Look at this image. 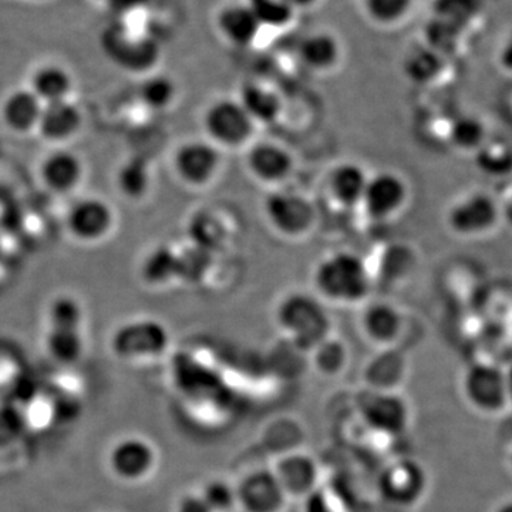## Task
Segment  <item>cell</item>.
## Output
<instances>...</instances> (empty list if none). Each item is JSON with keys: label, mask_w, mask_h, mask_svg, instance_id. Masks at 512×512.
Returning a JSON list of instances; mask_svg holds the SVG:
<instances>
[{"label": "cell", "mask_w": 512, "mask_h": 512, "mask_svg": "<svg viewBox=\"0 0 512 512\" xmlns=\"http://www.w3.org/2000/svg\"><path fill=\"white\" fill-rule=\"evenodd\" d=\"M313 284L323 299L340 305L365 301L372 289V276L365 259L352 251L333 252L320 259Z\"/></svg>", "instance_id": "obj_1"}, {"label": "cell", "mask_w": 512, "mask_h": 512, "mask_svg": "<svg viewBox=\"0 0 512 512\" xmlns=\"http://www.w3.org/2000/svg\"><path fill=\"white\" fill-rule=\"evenodd\" d=\"M100 46L114 66L140 76L153 73L161 59V46L156 37L131 28L120 19L101 32Z\"/></svg>", "instance_id": "obj_2"}, {"label": "cell", "mask_w": 512, "mask_h": 512, "mask_svg": "<svg viewBox=\"0 0 512 512\" xmlns=\"http://www.w3.org/2000/svg\"><path fill=\"white\" fill-rule=\"evenodd\" d=\"M276 320L296 346L316 349L329 338L330 318L322 302L305 292L286 295L276 309Z\"/></svg>", "instance_id": "obj_3"}, {"label": "cell", "mask_w": 512, "mask_h": 512, "mask_svg": "<svg viewBox=\"0 0 512 512\" xmlns=\"http://www.w3.org/2000/svg\"><path fill=\"white\" fill-rule=\"evenodd\" d=\"M205 134L218 148L247 146L256 124L238 99H220L211 103L202 117Z\"/></svg>", "instance_id": "obj_4"}, {"label": "cell", "mask_w": 512, "mask_h": 512, "mask_svg": "<svg viewBox=\"0 0 512 512\" xmlns=\"http://www.w3.org/2000/svg\"><path fill=\"white\" fill-rule=\"evenodd\" d=\"M266 220L282 237H305L315 225L316 211L311 200L301 192L276 190L264 202Z\"/></svg>", "instance_id": "obj_5"}, {"label": "cell", "mask_w": 512, "mask_h": 512, "mask_svg": "<svg viewBox=\"0 0 512 512\" xmlns=\"http://www.w3.org/2000/svg\"><path fill=\"white\" fill-rule=\"evenodd\" d=\"M501 220V207L487 192H471L447 211V225L461 238L483 237Z\"/></svg>", "instance_id": "obj_6"}, {"label": "cell", "mask_w": 512, "mask_h": 512, "mask_svg": "<svg viewBox=\"0 0 512 512\" xmlns=\"http://www.w3.org/2000/svg\"><path fill=\"white\" fill-rule=\"evenodd\" d=\"M168 345L167 329L156 319L140 318L123 323L111 338L114 355L123 360L156 357Z\"/></svg>", "instance_id": "obj_7"}, {"label": "cell", "mask_w": 512, "mask_h": 512, "mask_svg": "<svg viewBox=\"0 0 512 512\" xmlns=\"http://www.w3.org/2000/svg\"><path fill=\"white\" fill-rule=\"evenodd\" d=\"M222 164L221 148L210 140H191L175 150L173 168L188 187H207L217 178Z\"/></svg>", "instance_id": "obj_8"}, {"label": "cell", "mask_w": 512, "mask_h": 512, "mask_svg": "<svg viewBox=\"0 0 512 512\" xmlns=\"http://www.w3.org/2000/svg\"><path fill=\"white\" fill-rule=\"evenodd\" d=\"M114 224L116 214L113 208L99 197H87L74 202L66 215L69 234L86 244H94L109 237Z\"/></svg>", "instance_id": "obj_9"}, {"label": "cell", "mask_w": 512, "mask_h": 512, "mask_svg": "<svg viewBox=\"0 0 512 512\" xmlns=\"http://www.w3.org/2000/svg\"><path fill=\"white\" fill-rule=\"evenodd\" d=\"M409 200V185L402 175L383 170L370 175L360 207L373 220H389L403 210Z\"/></svg>", "instance_id": "obj_10"}, {"label": "cell", "mask_w": 512, "mask_h": 512, "mask_svg": "<svg viewBox=\"0 0 512 512\" xmlns=\"http://www.w3.org/2000/svg\"><path fill=\"white\" fill-rule=\"evenodd\" d=\"M156 460V451L148 441L127 437L111 447L107 463L111 473L119 480L136 483L150 476Z\"/></svg>", "instance_id": "obj_11"}, {"label": "cell", "mask_w": 512, "mask_h": 512, "mask_svg": "<svg viewBox=\"0 0 512 512\" xmlns=\"http://www.w3.org/2000/svg\"><path fill=\"white\" fill-rule=\"evenodd\" d=\"M249 174L259 183L278 185L291 177L295 160L291 151L274 141L252 144L247 153Z\"/></svg>", "instance_id": "obj_12"}, {"label": "cell", "mask_w": 512, "mask_h": 512, "mask_svg": "<svg viewBox=\"0 0 512 512\" xmlns=\"http://www.w3.org/2000/svg\"><path fill=\"white\" fill-rule=\"evenodd\" d=\"M39 175L47 190L56 195H66L82 185L84 164L73 151L57 148L43 158Z\"/></svg>", "instance_id": "obj_13"}, {"label": "cell", "mask_w": 512, "mask_h": 512, "mask_svg": "<svg viewBox=\"0 0 512 512\" xmlns=\"http://www.w3.org/2000/svg\"><path fill=\"white\" fill-rule=\"evenodd\" d=\"M83 127V113L72 99L45 104L36 133L50 144L69 143Z\"/></svg>", "instance_id": "obj_14"}, {"label": "cell", "mask_w": 512, "mask_h": 512, "mask_svg": "<svg viewBox=\"0 0 512 512\" xmlns=\"http://www.w3.org/2000/svg\"><path fill=\"white\" fill-rule=\"evenodd\" d=\"M45 104L29 87L12 90L2 101L0 119L13 134L26 136L36 131Z\"/></svg>", "instance_id": "obj_15"}, {"label": "cell", "mask_w": 512, "mask_h": 512, "mask_svg": "<svg viewBox=\"0 0 512 512\" xmlns=\"http://www.w3.org/2000/svg\"><path fill=\"white\" fill-rule=\"evenodd\" d=\"M215 26L229 45L235 47L254 45L256 39L261 35L262 29H264L247 2L225 5L217 13Z\"/></svg>", "instance_id": "obj_16"}, {"label": "cell", "mask_w": 512, "mask_h": 512, "mask_svg": "<svg viewBox=\"0 0 512 512\" xmlns=\"http://www.w3.org/2000/svg\"><path fill=\"white\" fill-rule=\"evenodd\" d=\"M468 399L484 410H497L508 397L507 377L490 365H477L466 377Z\"/></svg>", "instance_id": "obj_17"}, {"label": "cell", "mask_w": 512, "mask_h": 512, "mask_svg": "<svg viewBox=\"0 0 512 512\" xmlns=\"http://www.w3.org/2000/svg\"><path fill=\"white\" fill-rule=\"evenodd\" d=\"M237 501L248 512H278L284 505L285 491L275 474H254L238 488Z\"/></svg>", "instance_id": "obj_18"}, {"label": "cell", "mask_w": 512, "mask_h": 512, "mask_svg": "<svg viewBox=\"0 0 512 512\" xmlns=\"http://www.w3.org/2000/svg\"><path fill=\"white\" fill-rule=\"evenodd\" d=\"M298 57L303 66L312 72H330L342 60V45L333 33L318 30L302 37L298 45Z\"/></svg>", "instance_id": "obj_19"}, {"label": "cell", "mask_w": 512, "mask_h": 512, "mask_svg": "<svg viewBox=\"0 0 512 512\" xmlns=\"http://www.w3.org/2000/svg\"><path fill=\"white\" fill-rule=\"evenodd\" d=\"M370 175L355 161H343L329 175V192L340 207H359Z\"/></svg>", "instance_id": "obj_20"}, {"label": "cell", "mask_w": 512, "mask_h": 512, "mask_svg": "<svg viewBox=\"0 0 512 512\" xmlns=\"http://www.w3.org/2000/svg\"><path fill=\"white\" fill-rule=\"evenodd\" d=\"M74 80L66 67L56 63L42 64L33 70L29 89L43 104L69 100L73 92Z\"/></svg>", "instance_id": "obj_21"}, {"label": "cell", "mask_w": 512, "mask_h": 512, "mask_svg": "<svg viewBox=\"0 0 512 512\" xmlns=\"http://www.w3.org/2000/svg\"><path fill=\"white\" fill-rule=\"evenodd\" d=\"M238 101L256 126L275 123L284 111L281 96L274 89L262 83L244 84Z\"/></svg>", "instance_id": "obj_22"}, {"label": "cell", "mask_w": 512, "mask_h": 512, "mask_svg": "<svg viewBox=\"0 0 512 512\" xmlns=\"http://www.w3.org/2000/svg\"><path fill=\"white\" fill-rule=\"evenodd\" d=\"M363 330L375 343L389 345L399 338L403 318L392 303L375 302L367 306L362 316Z\"/></svg>", "instance_id": "obj_23"}, {"label": "cell", "mask_w": 512, "mask_h": 512, "mask_svg": "<svg viewBox=\"0 0 512 512\" xmlns=\"http://www.w3.org/2000/svg\"><path fill=\"white\" fill-rule=\"evenodd\" d=\"M116 184L121 195L127 200H143L151 187L150 164L144 158H128L117 171Z\"/></svg>", "instance_id": "obj_24"}, {"label": "cell", "mask_w": 512, "mask_h": 512, "mask_svg": "<svg viewBox=\"0 0 512 512\" xmlns=\"http://www.w3.org/2000/svg\"><path fill=\"white\" fill-rule=\"evenodd\" d=\"M46 349L56 362L62 365H73L84 352L83 329L49 326Z\"/></svg>", "instance_id": "obj_25"}, {"label": "cell", "mask_w": 512, "mask_h": 512, "mask_svg": "<svg viewBox=\"0 0 512 512\" xmlns=\"http://www.w3.org/2000/svg\"><path fill=\"white\" fill-rule=\"evenodd\" d=\"M275 477L285 494H303L315 484V467L308 457L292 456L279 464Z\"/></svg>", "instance_id": "obj_26"}, {"label": "cell", "mask_w": 512, "mask_h": 512, "mask_svg": "<svg viewBox=\"0 0 512 512\" xmlns=\"http://www.w3.org/2000/svg\"><path fill=\"white\" fill-rule=\"evenodd\" d=\"M178 96L177 84L165 74L150 73L144 77L138 89V99L151 111L170 109Z\"/></svg>", "instance_id": "obj_27"}, {"label": "cell", "mask_w": 512, "mask_h": 512, "mask_svg": "<svg viewBox=\"0 0 512 512\" xmlns=\"http://www.w3.org/2000/svg\"><path fill=\"white\" fill-rule=\"evenodd\" d=\"M181 259L173 249L158 247L146 256L141 265V276L150 285H164L180 275Z\"/></svg>", "instance_id": "obj_28"}, {"label": "cell", "mask_w": 512, "mask_h": 512, "mask_svg": "<svg viewBox=\"0 0 512 512\" xmlns=\"http://www.w3.org/2000/svg\"><path fill=\"white\" fill-rule=\"evenodd\" d=\"M420 488V471L412 464H397L383 477V491L396 503H409Z\"/></svg>", "instance_id": "obj_29"}, {"label": "cell", "mask_w": 512, "mask_h": 512, "mask_svg": "<svg viewBox=\"0 0 512 512\" xmlns=\"http://www.w3.org/2000/svg\"><path fill=\"white\" fill-rule=\"evenodd\" d=\"M441 69H443V60L439 52L429 46L417 47L404 59V74L413 83H431L437 79Z\"/></svg>", "instance_id": "obj_30"}, {"label": "cell", "mask_w": 512, "mask_h": 512, "mask_svg": "<svg viewBox=\"0 0 512 512\" xmlns=\"http://www.w3.org/2000/svg\"><path fill=\"white\" fill-rule=\"evenodd\" d=\"M367 420L376 429L384 431H400L407 420L404 404L397 397H376L366 410Z\"/></svg>", "instance_id": "obj_31"}, {"label": "cell", "mask_w": 512, "mask_h": 512, "mask_svg": "<svg viewBox=\"0 0 512 512\" xmlns=\"http://www.w3.org/2000/svg\"><path fill=\"white\" fill-rule=\"evenodd\" d=\"M247 3L262 28H288L298 13L289 0H247Z\"/></svg>", "instance_id": "obj_32"}, {"label": "cell", "mask_w": 512, "mask_h": 512, "mask_svg": "<svg viewBox=\"0 0 512 512\" xmlns=\"http://www.w3.org/2000/svg\"><path fill=\"white\" fill-rule=\"evenodd\" d=\"M477 167L484 174L504 177L512 173V147L505 141L487 140L476 151Z\"/></svg>", "instance_id": "obj_33"}, {"label": "cell", "mask_w": 512, "mask_h": 512, "mask_svg": "<svg viewBox=\"0 0 512 512\" xmlns=\"http://www.w3.org/2000/svg\"><path fill=\"white\" fill-rule=\"evenodd\" d=\"M450 140L457 150L476 153L478 148L488 140L487 128L478 117L466 114V116L457 117L454 121L450 130Z\"/></svg>", "instance_id": "obj_34"}, {"label": "cell", "mask_w": 512, "mask_h": 512, "mask_svg": "<svg viewBox=\"0 0 512 512\" xmlns=\"http://www.w3.org/2000/svg\"><path fill=\"white\" fill-rule=\"evenodd\" d=\"M47 318H49V326L83 329V308L80 302L73 298V296H56L52 303H50Z\"/></svg>", "instance_id": "obj_35"}, {"label": "cell", "mask_w": 512, "mask_h": 512, "mask_svg": "<svg viewBox=\"0 0 512 512\" xmlns=\"http://www.w3.org/2000/svg\"><path fill=\"white\" fill-rule=\"evenodd\" d=\"M367 16L377 25H394L412 8L413 0H363Z\"/></svg>", "instance_id": "obj_36"}, {"label": "cell", "mask_w": 512, "mask_h": 512, "mask_svg": "<svg viewBox=\"0 0 512 512\" xmlns=\"http://www.w3.org/2000/svg\"><path fill=\"white\" fill-rule=\"evenodd\" d=\"M201 495L214 512L229 511L238 503L237 491L232 490L229 485L222 483V481H214V483L208 485L207 490Z\"/></svg>", "instance_id": "obj_37"}, {"label": "cell", "mask_w": 512, "mask_h": 512, "mask_svg": "<svg viewBox=\"0 0 512 512\" xmlns=\"http://www.w3.org/2000/svg\"><path fill=\"white\" fill-rule=\"evenodd\" d=\"M345 360V349L338 340L325 339L316 348V363L326 372H335Z\"/></svg>", "instance_id": "obj_38"}, {"label": "cell", "mask_w": 512, "mask_h": 512, "mask_svg": "<svg viewBox=\"0 0 512 512\" xmlns=\"http://www.w3.org/2000/svg\"><path fill=\"white\" fill-rule=\"evenodd\" d=\"M154 0H107L104 5L116 16L117 19L123 20L133 13L148 8L153 5Z\"/></svg>", "instance_id": "obj_39"}, {"label": "cell", "mask_w": 512, "mask_h": 512, "mask_svg": "<svg viewBox=\"0 0 512 512\" xmlns=\"http://www.w3.org/2000/svg\"><path fill=\"white\" fill-rule=\"evenodd\" d=\"M177 512H214L202 495H188L178 503Z\"/></svg>", "instance_id": "obj_40"}, {"label": "cell", "mask_w": 512, "mask_h": 512, "mask_svg": "<svg viewBox=\"0 0 512 512\" xmlns=\"http://www.w3.org/2000/svg\"><path fill=\"white\" fill-rule=\"evenodd\" d=\"M500 62L503 64L504 69L512 72V35L508 37L503 50H501Z\"/></svg>", "instance_id": "obj_41"}, {"label": "cell", "mask_w": 512, "mask_h": 512, "mask_svg": "<svg viewBox=\"0 0 512 512\" xmlns=\"http://www.w3.org/2000/svg\"><path fill=\"white\" fill-rule=\"evenodd\" d=\"M501 218H503L505 224H507L512 231V195L508 198L503 207H501Z\"/></svg>", "instance_id": "obj_42"}, {"label": "cell", "mask_w": 512, "mask_h": 512, "mask_svg": "<svg viewBox=\"0 0 512 512\" xmlns=\"http://www.w3.org/2000/svg\"><path fill=\"white\" fill-rule=\"evenodd\" d=\"M296 10L309 9L315 6L319 0H289Z\"/></svg>", "instance_id": "obj_43"}, {"label": "cell", "mask_w": 512, "mask_h": 512, "mask_svg": "<svg viewBox=\"0 0 512 512\" xmlns=\"http://www.w3.org/2000/svg\"><path fill=\"white\" fill-rule=\"evenodd\" d=\"M505 377H507L508 397H511L512 399V367L510 373H508V375H505Z\"/></svg>", "instance_id": "obj_44"}, {"label": "cell", "mask_w": 512, "mask_h": 512, "mask_svg": "<svg viewBox=\"0 0 512 512\" xmlns=\"http://www.w3.org/2000/svg\"><path fill=\"white\" fill-rule=\"evenodd\" d=\"M498 512H512V503L503 505Z\"/></svg>", "instance_id": "obj_45"}, {"label": "cell", "mask_w": 512, "mask_h": 512, "mask_svg": "<svg viewBox=\"0 0 512 512\" xmlns=\"http://www.w3.org/2000/svg\"><path fill=\"white\" fill-rule=\"evenodd\" d=\"M99 2L106 3V2H107V0H99Z\"/></svg>", "instance_id": "obj_46"}]
</instances>
